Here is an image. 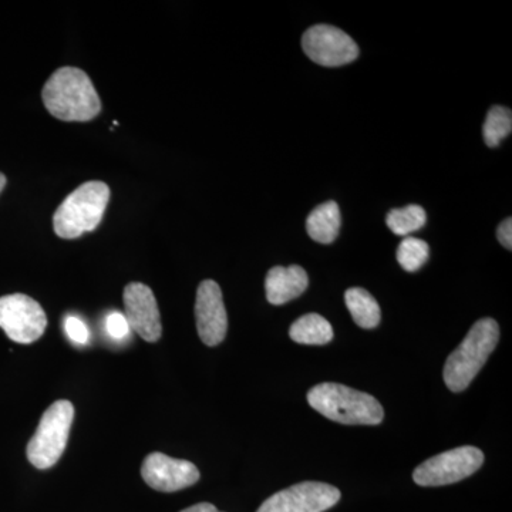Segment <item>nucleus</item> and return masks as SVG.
Masks as SVG:
<instances>
[{
	"label": "nucleus",
	"mask_w": 512,
	"mask_h": 512,
	"mask_svg": "<svg viewBox=\"0 0 512 512\" xmlns=\"http://www.w3.org/2000/svg\"><path fill=\"white\" fill-rule=\"evenodd\" d=\"M484 464L480 448L463 446L444 451L421 463L414 470V483L420 487H441L473 476Z\"/></svg>",
	"instance_id": "nucleus-6"
},
{
	"label": "nucleus",
	"mask_w": 512,
	"mask_h": 512,
	"mask_svg": "<svg viewBox=\"0 0 512 512\" xmlns=\"http://www.w3.org/2000/svg\"><path fill=\"white\" fill-rule=\"evenodd\" d=\"M497 237L498 241L501 242L504 248H507L508 251L512 249V220L511 218H507V220L501 222L500 227L497 229Z\"/></svg>",
	"instance_id": "nucleus-22"
},
{
	"label": "nucleus",
	"mask_w": 512,
	"mask_h": 512,
	"mask_svg": "<svg viewBox=\"0 0 512 512\" xmlns=\"http://www.w3.org/2000/svg\"><path fill=\"white\" fill-rule=\"evenodd\" d=\"M427 214L420 205L412 204L399 210L390 211L386 217L387 227L399 237H409L426 225Z\"/></svg>",
	"instance_id": "nucleus-17"
},
{
	"label": "nucleus",
	"mask_w": 512,
	"mask_h": 512,
	"mask_svg": "<svg viewBox=\"0 0 512 512\" xmlns=\"http://www.w3.org/2000/svg\"><path fill=\"white\" fill-rule=\"evenodd\" d=\"M512 130V113L505 107L494 106L488 111L483 127L484 141L488 147L500 146L504 138L510 136Z\"/></svg>",
	"instance_id": "nucleus-18"
},
{
	"label": "nucleus",
	"mask_w": 512,
	"mask_h": 512,
	"mask_svg": "<svg viewBox=\"0 0 512 512\" xmlns=\"http://www.w3.org/2000/svg\"><path fill=\"white\" fill-rule=\"evenodd\" d=\"M498 339L500 328L494 319H480L471 326L466 338L447 357L444 365V383L451 392H464L473 383L488 357L497 348Z\"/></svg>",
	"instance_id": "nucleus-3"
},
{
	"label": "nucleus",
	"mask_w": 512,
	"mask_h": 512,
	"mask_svg": "<svg viewBox=\"0 0 512 512\" xmlns=\"http://www.w3.org/2000/svg\"><path fill=\"white\" fill-rule=\"evenodd\" d=\"M345 302L357 326L375 329L382 319L379 303L366 289L350 288L345 293Z\"/></svg>",
	"instance_id": "nucleus-16"
},
{
	"label": "nucleus",
	"mask_w": 512,
	"mask_h": 512,
	"mask_svg": "<svg viewBox=\"0 0 512 512\" xmlns=\"http://www.w3.org/2000/svg\"><path fill=\"white\" fill-rule=\"evenodd\" d=\"M110 200V188L101 181H89L76 188L60 204L53 217L57 237L76 239L92 232L103 220Z\"/></svg>",
	"instance_id": "nucleus-4"
},
{
	"label": "nucleus",
	"mask_w": 512,
	"mask_h": 512,
	"mask_svg": "<svg viewBox=\"0 0 512 512\" xmlns=\"http://www.w3.org/2000/svg\"><path fill=\"white\" fill-rule=\"evenodd\" d=\"M124 309L128 325L146 342L154 343L163 335L160 309L153 291L140 282H131L124 289Z\"/></svg>",
	"instance_id": "nucleus-11"
},
{
	"label": "nucleus",
	"mask_w": 512,
	"mask_h": 512,
	"mask_svg": "<svg viewBox=\"0 0 512 512\" xmlns=\"http://www.w3.org/2000/svg\"><path fill=\"white\" fill-rule=\"evenodd\" d=\"M6 187V177L2 173H0V192L3 191V188Z\"/></svg>",
	"instance_id": "nucleus-24"
},
{
	"label": "nucleus",
	"mask_w": 512,
	"mask_h": 512,
	"mask_svg": "<svg viewBox=\"0 0 512 512\" xmlns=\"http://www.w3.org/2000/svg\"><path fill=\"white\" fill-rule=\"evenodd\" d=\"M309 276L299 265L274 266L265 279L266 299L279 306L299 298L308 289Z\"/></svg>",
	"instance_id": "nucleus-13"
},
{
	"label": "nucleus",
	"mask_w": 512,
	"mask_h": 512,
	"mask_svg": "<svg viewBox=\"0 0 512 512\" xmlns=\"http://www.w3.org/2000/svg\"><path fill=\"white\" fill-rule=\"evenodd\" d=\"M430 248L423 239L406 237L397 248V262L407 272L419 271L429 259Z\"/></svg>",
	"instance_id": "nucleus-19"
},
{
	"label": "nucleus",
	"mask_w": 512,
	"mask_h": 512,
	"mask_svg": "<svg viewBox=\"0 0 512 512\" xmlns=\"http://www.w3.org/2000/svg\"><path fill=\"white\" fill-rule=\"evenodd\" d=\"M289 336L293 342L301 345L322 346L332 342L333 329L329 320L323 316L318 313H308L292 323Z\"/></svg>",
	"instance_id": "nucleus-15"
},
{
	"label": "nucleus",
	"mask_w": 512,
	"mask_h": 512,
	"mask_svg": "<svg viewBox=\"0 0 512 512\" xmlns=\"http://www.w3.org/2000/svg\"><path fill=\"white\" fill-rule=\"evenodd\" d=\"M64 329H66L67 336L73 340L77 345H86L89 342L90 332L87 329L86 323L76 316H67L64 319Z\"/></svg>",
	"instance_id": "nucleus-21"
},
{
	"label": "nucleus",
	"mask_w": 512,
	"mask_h": 512,
	"mask_svg": "<svg viewBox=\"0 0 512 512\" xmlns=\"http://www.w3.org/2000/svg\"><path fill=\"white\" fill-rule=\"evenodd\" d=\"M302 47L309 59L325 67L345 66L359 56L355 40L343 30L329 25H316L306 30Z\"/></svg>",
	"instance_id": "nucleus-9"
},
{
	"label": "nucleus",
	"mask_w": 512,
	"mask_h": 512,
	"mask_svg": "<svg viewBox=\"0 0 512 512\" xmlns=\"http://www.w3.org/2000/svg\"><path fill=\"white\" fill-rule=\"evenodd\" d=\"M308 403L326 419L349 426H377L384 419L379 400L339 383H320L312 387Z\"/></svg>",
	"instance_id": "nucleus-2"
},
{
	"label": "nucleus",
	"mask_w": 512,
	"mask_h": 512,
	"mask_svg": "<svg viewBox=\"0 0 512 512\" xmlns=\"http://www.w3.org/2000/svg\"><path fill=\"white\" fill-rule=\"evenodd\" d=\"M340 222L339 205L335 201L320 204L309 214L306 220V231L313 241L329 245L338 238Z\"/></svg>",
	"instance_id": "nucleus-14"
},
{
	"label": "nucleus",
	"mask_w": 512,
	"mask_h": 512,
	"mask_svg": "<svg viewBox=\"0 0 512 512\" xmlns=\"http://www.w3.org/2000/svg\"><path fill=\"white\" fill-rule=\"evenodd\" d=\"M106 330L114 340H123L127 336L130 338L131 328L124 313L111 312L106 319Z\"/></svg>",
	"instance_id": "nucleus-20"
},
{
	"label": "nucleus",
	"mask_w": 512,
	"mask_h": 512,
	"mask_svg": "<svg viewBox=\"0 0 512 512\" xmlns=\"http://www.w3.org/2000/svg\"><path fill=\"white\" fill-rule=\"evenodd\" d=\"M43 103L53 117L62 121H90L101 111L99 94L90 77L77 67H62L47 80Z\"/></svg>",
	"instance_id": "nucleus-1"
},
{
	"label": "nucleus",
	"mask_w": 512,
	"mask_h": 512,
	"mask_svg": "<svg viewBox=\"0 0 512 512\" xmlns=\"http://www.w3.org/2000/svg\"><path fill=\"white\" fill-rule=\"evenodd\" d=\"M47 326L42 306L23 293L0 298V328L13 342L29 345L42 338Z\"/></svg>",
	"instance_id": "nucleus-7"
},
{
	"label": "nucleus",
	"mask_w": 512,
	"mask_h": 512,
	"mask_svg": "<svg viewBox=\"0 0 512 512\" xmlns=\"http://www.w3.org/2000/svg\"><path fill=\"white\" fill-rule=\"evenodd\" d=\"M141 476L153 490L175 493L198 483L201 474L191 461L151 453L144 460Z\"/></svg>",
	"instance_id": "nucleus-10"
},
{
	"label": "nucleus",
	"mask_w": 512,
	"mask_h": 512,
	"mask_svg": "<svg viewBox=\"0 0 512 512\" xmlns=\"http://www.w3.org/2000/svg\"><path fill=\"white\" fill-rule=\"evenodd\" d=\"M181 512H221L218 511V508L215 505L210 503H201L197 505H192L190 508H185V510Z\"/></svg>",
	"instance_id": "nucleus-23"
},
{
	"label": "nucleus",
	"mask_w": 512,
	"mask_h": 512,
	"mask_svg": "<svg viewBox=\"0 0 512 512\" xmlns=\"http://www.w3.org/2000/svg\"><path fill=\"white\" fill-rule=\"evenodd\" d=\"M340 497L333 485L305 481L272 495L256 512H325L335 507Z\"/></svg>",
	"instance_id": "nucleus-8"
},
{
	"label": "nucleus",
	"mask_w": 512,
	"mask_h": 512,
	"mask_svg": "<svg viewBox=\"0 0 512 512\" xmlns=\"http://www.w3.org/2000/svg\"><path fill=\"white\" fill-rule=\"evenodd\" d=\"M73 419L74 407L67 400H59L49 406L26 448L32 466L39 470L55 466L66 450Z\"/></svg>",
	"instance_id": "nucleus-5"
},
{
	"label": "nucleus",
	"mask_w": 512,
	"mask_h": 512,
	"mask_svg": "<svg viewBox=\"0 0 512 512\" xmlns=\"http://www.w3.org/2000/svg\"><path fill=\"white\" fill-rule=\"evenodd\" d=\"M195 320L198 335L207 346H218L224 342L228 330L227 309L220 285L211 279L198 286L195 301Z\"/></svg>",
	"instance_id": "nucleus-12"
}]
</instances>
